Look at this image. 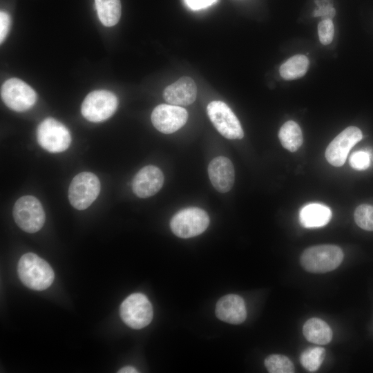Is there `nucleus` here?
<instances>
[{
  "instance_id": "nucleus-7",
  "label": "nucleus",
  "mask_w": 373,
  "mask_h": 373,
  "mask_svg": "<svg viewBox=\"0 0 373 373\" xmlns=\"http://www.w3.org/2000/svg\"><path fill=\"white\" fill-rule=\"evenodd\" d=\"M39 144L50 153L66 151L71 142L69 130L61 122L52 117L44 119L37 129Z\"/></svg>"
},
{
  "instance_id": "nucleus-18",
  "label": "nucleus",
  "mask_w": 373,
  "mask_h": 373,
  "mask_svg": "<svg viewBox=\"0 0 373 373\" xmlns=\"http://www.w3.org/2000/svg\"><path fill=\"white\" fill-rule=\"evenodd\" d=\"M303 332L308 341L318 345L327 344L332 338L329 325L318 318L307 320L303 325Z\"/></svg>"
},
{
  "instance_id": "nucleus-21",
  "label": "nucleus",
  "mask_w": 373,
  "mask_h": 373,
  "mask_svg": "<svg viewBox=\"0 0 373 373\" xmlns=\"http://www.w3.org/2000/svg\"><path fill=\"white\" fill-rule=\"evenodd\" d=\"M309 66V60L303 55H296L283 63L279 69L280 76L287 80H291L303 77Z\"/></svg>"
},
{
  "instance_id": "nucleus-12",
  "label": "nucleus",
  "mask_w": 373,
  "mask_h": 373,
  "mask_svg": "<svg viewBox=\"0 0 373 373\" xmlns=\"http://www.w3.org/2000/svg\"><path fill=\"white\" fill-rule=\"evenodd\" d=\"M188 119V112L180 106L160 104L151 113V122L155 128L165 134H170L182 128Z\"/></svg>"
},
{
  "instance_id": "nucleus-27",
  "label": "nucleus",
  "mask_w": 373,
  "mask_h": 373,
  "mask_svg": "<svg viewBox=\"0 0 373 373\" xmlns=\"http://www.w3.org/2000/svg\"><path fill=\"white\" fill-rule=\"evenodd\" d=\"M10 15L5 11L0 12V42L3 43L6 39L10 26Z\"/></svg>"
},
{
  "instance_id": "nucleus-8",
  "label": "nucleus",
  "mask_w": 373,
  "mask_h": 373,
  "mask_svg": "<svg viewBox=\"0 0 373 373\" xmlns=\"http://www.w3.org/2000/svg\"><path fill=\"white\" fill-rule=\"evenodd\" d=\"M117 105V98L114 93L106 90H97L90 92L85 97L81 112L87 120L101 122L113 115Z\"/></svg>"
},
{
  "instance_id": "nucleus-10",
  "label": "nucleus",
  "mask_w": 373,
  "mask_h": 373,
  "mask_svg": "<svg viewBox=\"0 0 373 373\" xmlns=\"http://www.w3.org/2000/svg\"><path fill=\"white\" fill-rule=\"evenodd\" d=\"M207 110L212 124L222 136L230 140L243 137L241 124L227 104L215 100L208 104Z\"/></svg>"
},
{
  "instance_id": "nucleus-14",
  "label": "nucleus",
  "mask_w": 373,
  "mask_h": 373,
  "mask_svg": "<svg viewBox=\"0 0 373 373\" xmlns=\"http://www.w3.org/2000/svg\"><path fill=\"white\" fill-rule=\"evenodd\" d=\"M208 173L213 187L219 192L226 193L233 186L235 172L232 162L226 157L213 159L208 166Z\"/></svg>"
},
{
  "instance_id": "nucleus-28",
  "label": "nucleus",
  "mask_w": 373,
  "mask_h": 373,
  "mask_svg": "<svg viewBox=\"0 0 373 373\" xmlns=\"http://www.w3.org/2000/svg\"><path fill=\"white\" fill-rule=\"evenodd\" d=\"M218 0H184L186 6L193 10L207 8L217 2Z\"/></svg>"
},
{
  "instance_id": "nucleus-19",
  "label": "nucleus",
  "mask_w": 373,
  "mask_h": 373,
  "mask_svg": "<svg viewBox=\"0 0 373 373\" xmlns=\"http://www.w3.org/2000/svg\"><path fill=\"white\" fill-rule=\"evenodd\" d=\"M278 137L284 148L296 151L303 144V133L299 125L292 121L286 122L280 128Z\"/></svg>"
},
{
  "instance_id": "nucleus-13",
  "label": "nucleus",
  "mask_w": 373,
  "mask_h": 373,
  "mask_svg": "<svg viewBox=\"0 0 373 373\" xmlns=\"http://www.w3.org/2000/svg\"><path fill=\"white\" fill-rule=\"evenodd\" d=\"M164 184V175L155 166L148 165L141 169L135 175L132 189L134 193L142 198L151 197L157 193Z\"/></svg>"
},
{
  "instance_id": "nucleus-4",
  "label": "nucleus",
  "mask_w": 373,
  "mask_h": 373,
  "mask_svg": "<svg viewBox=\"0 0 373 373\" xmlns=\"http://www.w3.org/2000/svg\"><path fill=\"white\" fill-rule=\"evenodd\" d=\"M12 213L16 224L28 233L39 231L46 220L41 202L32 195L19 198L15 203Z\"/></svg>"
},
{
  "instance_id": "nucleus-25",
  "label": "nucleus",
  "mask_w": 373,
  "mask_h": 373,
  "mask_svg": "<svg viewBox=\"0 0 373 373\" xmlns=\"http://www.w3.org/2000/svg\"><path fill=\"white\" fill-rule=\"evenodd\" d=\"M319 40L323 45L329 44L334 37V28L330 19H323L318 26Z\"/></svg>"
},
{
  "instance_id": "nucleus-23",
  "label": "nucleus",
  "mask_w": 373,
  "mask_h": 373,
  "mask_svg": "<svg viewBox=\"0 0 373 373\" xmlns=\"http://www.w3.org/2000/svg\"><path fill=\"white\" fill-rule=\"evenodd\" d=\"M265 366L270 373H293L294 366L289 358L282 354H271L265 360Z\"/></svg>"
},
{
  "instance_id": "nucleus-2",
  "label": "nucleus",
  "mask_w": 373,
  "mask_h": 373,
  "mask_svg": "<svg viewBox=\"0 0 373 373\" xmlns=\"http://www.w3.org/2000/svg\"><path fill=\"white\" fill-rule=\"evenodd\" d=\"M342 249L333 245H321L306 249L300 256L302 267L307 271L326 273L336 269L342 262Z\"/></svg>"
},
{
  "instance_id": "nucleus-9",
  "label": "nucleus",
  "mask_w": 373,
  "mask_h": 373,
  "mask_svg": "<svg viewBox=\"0 0 373 373\" xmlns=\"http://www.w3.org/2000/svg\"><path fill=\"white\" fill-rule=\"evenodd\" d=\"M1 97L8 108L17 112L30 109L37 101L34 89L18 78H10L3 84Z\"/></svg>"
},
{
  "instance_id": "nucleus-11",
  "label": "nucleus",
  "mask_w": 373,
  "mask_h": 373,
  "mask_svg": "<svg viewBox=\"0 0 373 373\" xmlns=\"http://www.w3.org/2000/svg\"><path fill=\"white\" fill-rule=\"evenodd\" d=\"M363 137L361 131L356 126H349L341 132L328 145L325 151L327 162L341 166L346 161L350 149Z\"/></svg>"
},
{
  "instance_id": "nucleus-1",
  "label": "nucleus",
  "mask_w": 373,
  "mask_h": 373,
  "mask_svg": "<svg viewBox=\"0 0 373 373\" xmlns=\"http://www.w3.org/2000/svg\"><path fill=\"white\" fill-rule=\"evenodd\" d=\"M17 271L23 285L37 291L48 288L55 278L50 265L33 253H26L20 258Z\"/></svg>"
},
{
  "instance_id": "nucleus-22",
  "label": "nucleus",
  "mask_w": 373,
  "mask_h": 373,
  "mask_svg": "<svg viewBox=\"0 0 373 373\" xmlns=\"http://www.w3.org/2000/svg\"><path fill=\"white\" fill-rule=\"evenodd\" d=\"M325 356V350L321 347H311L303 352L300 356L302 366L309 372L318 370Z\"/></svg>"
},
{
  "instance_id": "nucleus-6",
  "label": "nucleus",
  "mask_w": 373,
  "mask_h": 373,
  "mask_svg": "<svg viewBox=\"0 0 373 373\" xmlns=\"http://www.w3.org/2000/svg\"><path fill=\"white\" fill-rule=\"evenodd\" d=\"M120 317L128 327L140 329L147 326L153 318V307L143 294L134 293L128 296L121 304Z\"/></svg>"
},
{
  "instance_id": "nucleus-26",
  "label": "nucleus",
  "mask_w": 373,
  "mask_h": 373,
  "mask_svg": "<svg viewBox=\"0 0 373 373\" xmlns=\"http://www.w3.org/2000/svg\"><path fill=\"white\" fill-rule=\"evenodd\" d=\"M349 162L350 166L354 169L365 170L370 165L371 156L368 152L359 151L352 154Z\"/></svg>"
},
{
  "instance_id": "nucleus-17",
  "label": "nucleus",
  "mask_w": 373,
  "mask_h": 373,
  "mask_svg": "<svg viewBox=\"0 0 373 373\" xmlns=\"http://www.w3.org/2000/svg\"><path fill=\"white\" fill-rule=\"evenodd\" d=\"M332 218L330 209L322 204L312 203L303 207L299 213V221L305 228H318L326 225Z\"/></svg>"
},
{
  "instance_id": "nucleus-16",
  "label": "nucleus",
  "mask_w": 373,
  "mask_h": 373,
  "mask_svg": "<svg viewBox=\"0 0 373 373\" xmlns=\"http://www.w3.org/2000/svg\"><path fill=\"white\" fill-rule=\"evenodd\" d=\"M197 96V87L193 79L182 77L168 86L164 90V100L170 104L188 106L194 102Z\"/></svg>"
},
{
  "instance_id": "nucleus-5",
  "label": "nucleus",
  "mask_w": 373,
  "mask_h": 373,
  "mask_svg": "<svg viewBox=\"0 0 373 373\" xmlns=\"http://www.w3.org/2000/svg\"><path fill=\"white\" fill-rule=\"evenodd\" d=\"M101 184L97 176L91 172H82L72 180L68 188V200L78 209H87L97 198Z\"/></svg>"
},
{
  "instance_id": "nucleus-24",
  "label": "nucleus",
  "mask_w": 373,
  "mask_h": 373,
  "mask_svg": "<svg viewBox=\"0 0 373 373\" xmlns=\"http://www.w3.org/2000/svg\"><path fill=\"white\" fill-rule=\"evenodd\" d=\"M354 218L356 224L366 231H373V206L362 204L356 207Z\"/></svg>"
},
{
  "instance_id": "nucleus-15",
  "label": "nucleus",
  "mask_w": 373,
  "mask_h": 373,
  "mask_svg": "<svg viewBox=\"0 0 373 373\" xmlns=\"http://www.w3.org/2000/svg\"><path fill=\"white\" fill-rule=\"evenodd\" d=\"M216 315L221 321L233 325L243 323L247 318L245 301L236 294H227L220 298L216 306Z\"/></svg>"
},
{
  "instance_id": "nucleus-3",
  "label": "nucleus",
  "mask_w": 373,
  "mask_h": 373,
  "mask_svg": "<svg viewBox=\"0 0 373 373\" xmlns=\"http://www.w3.org/2000/svg\"><path fill=\"white\" fill-rule=\"evenodd\" d=\"M209 224L207 213L198 207L179 211L171 220L170 227L178 237L189 238L203 233Z\"/></svg>"
},
{
  "instance_id": "nucleus-29",
  "label": "nucleus",
  "mask_w": 373,
  "mask_h": 373,
  "mask_svg": "<svg viewBox=\"0 0 373 373\" xmlns=\"http://www.w3.org/2000/svg\"><path fill=\"white\" fill-rule=\"evenodd\" d=\"M118 373H137L138 371L132 366H125L117 371Z\"/></svg>"
},
{
  "instance_id": "nucleus-20",
  "label": "nucleus",
  "mask_w": 373,
  "mask_h": 373,
  "mask_svg": "<svg viewBox=\"0 0 373 373\" xmlns=\"http://www.w3.org/2000/svg\"><path fill=\"white\" fill-rule=\"evenodd\" d=\"M98 17L108 27L117 24L121 17L120 0H95Z\"/></svg>"
}]
</instances>
